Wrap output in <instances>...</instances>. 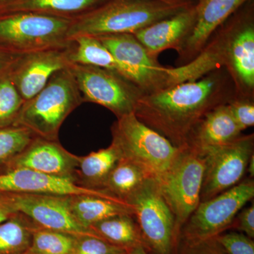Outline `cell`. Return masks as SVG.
Segmentation results:
<instances>
[{"mask_svg": "<svg viewBox=\"0 0 254 254\" xmlns=\"http://www.w3.org/2000/svg\"><path fill=\"white\" fill-rule=\"evenodd\" d=\"M214 239L226 254H254V239L242 232L221 233Z\"/></svg>", "mask_w": 254, "mask_h": 254, "instance_id": "obj_31", "label": "cell"}, {"mask_svg": "<svg viewBox=\"0 0 254 254\" xmlns=\"http://www.w3.org/2000/svg\"><path fill=\"white\" fill-rule=\"evenodd\" d=\"M16 213L22 214L37 226L75 236L98 235L78 223L69 205V195L1 193Z\"/></svg>", "mask_w": 254, "mask_h": 254, "instance_id": "obj_13", "label": "cell"}, {"mask_svg": "<svg viewBox=\"0 0 254 254\" xmlns=\"http://www.w3.org/2000/svg\"><path fill=\"white\" fill-rule=\"evenodd\" d=\"M251 0H198L196 21L190 37L177 53V66L195 59L214 33L241 6Z\"/></svg>", "mask_w": 254, "mask_h": 254, "instance_id": "obj_16", "label": "cell"}, {"mask_svg": "<svg viewBox=\"0 0 254 254\" xmlns=\"http://www.w3.org/2000/svg\"><path fill=\"white\" fill-rule=\"evenodd\" d=\"M78 161L79 157L65 150L58 141L36 137L6 166L7 170L26 168L52 176L73 177L77 180Z\"/></svg>", "mask_w": 254, "mask_h": 254, "instance_id": "obj_18", "label": "cell"}, {"mask_svg": "<svg viewBox=\"0 0 254 254\" xmlns=\"http://www.w3.org/2000/svg\"><path fill=\"white\" fill-rule=\"evenodd\" d=\"M236 220L232 222L239 231L250 238H254V203L248 208H244L237 215Z\"/></svg>", "mask_w": 254, "mask_h": 254, "instance_id": "obj_34", "label": "cell"}, {"mask_svg": "<svg viewBox=\"0 0 254 254\" xmlns=\"http://www.w3.org/2000/svg\"><path fill=\"white\" fill-rule=\"evenodd\" d=\"M227 104L241 131L254 126V99L235 96Z\"/></svg>", "mask_w": 254, "mask_h": 254, "instance_id": "obj_32", "label": "cell"}, {"mask_svg": "<svg viewBox=\"0 0 254 254\" xmlns=\"http://www.w3.org/2000/svg\"><path fill=\"white\" fill-rule=\"evenodd\" d=\"M254 149L252 133L242 134L227 144L200 151L204 157L200 202L210 199L240 183L247 172Z\"/></svg>", "mask_w": 254, "mask_h": 254, "instance_id": "obj_12", "label": "cell"}, {"mask_svg": "<svg viewBox=\"0 0 254 254\" xmlns=\"http://www.w3.org/2000/svg\"><path fill=\"white\" fill-rule=\"evenodd\" d=\"M4 1V0H0V2H1V1Z\"/></svg>", "mask_w": 254, "mask_h": 254, "instance_id": "obj_40", "label": "cell"}, {"mask_svg": "<svg viewBox=\"0 0 254 254\" xmlns=\"http://www.w3.org/2000/svg\"><path fill=\"white\" fill-rule=\"evenodd\" d=\"M204 157L199 150L185 147L170 171L157 182L175 219L177 244L180 232L200 202Z\"/></svg>", "mask_w": 254, "mask_h": 254, "instance_id": "obj_7", "label": "cell"}, {"mask_svg": "<svg viewBox=\"0 0 254 254\" xmlns=\"http://www.w3.org/2000/svg\"><path fill=\"white\" fill-rule=\"evenodd\" d=\"M173 4L190 5L196 2L195 0H160Z\"/></svg>", "mask_w": 254, "mask_h": 254, "instance_id": "obj_38", "label": "cell"}, {"mask_svg": "<svg viewBox=\"0 0 254 254\" xmlns=\"http://www.w3.org/2000/svg\"><path fill=\"white\" fill-rule=\"evenodd\" d=\"M0 193L69 196L88 194L115 198L104 190L83 187L73 177L52 176L26 168L8 169L6 173L0 174Z\"/></svg>", "mask_w": 254, "mask_h": 254, "instance_id": "obj_14", "label": "cell"}, {"mask_svg": "<svg viewBox=\"0 0 254 254\" xmlns=\"http://www.w3.org/2000/svg\"><path fill=\"white\" fill-rule=\"evenodd\" d=\"M69 205L75 219L82 226L88 229L95 222L114 215H133L131 207L126 202L111 197L88 194L71 195L69 197Z\"/></svg>", "mask_w": 254, "mask_h": 254, "instance_id": "obj_21", "label": "cell"}, {"mask_svg": "<svg viewBox=\"0 0 254 254\" xmlns=\"http://www.w3.org/2000/svg\"><path fill=\"white\" fill-rule=\"evenodd\" d=\"M37 227L29 218L20 213L0 223V254H27Z\"/></svg>", "mask_w": 254, "mask_h": 254, "instance_id": "obj_25", "label": "cell"}, {"mask_svg": "<svg viewBox=\"0 0 254 254\" xmlns=\"http://www.w3.org/2000/svg\"><path fill=\"white\" fill-rule=\"evenodd\" d=\"M36 135L20 125L0 128V165H8L34 141Z\"/></svg>", "mask_w": 254, "mask_h": 254, "instance_id": "obj_28", "label": "cell"}, {"mask_svg": "<svg viewBox=\"0 0 254 254\" xmlns=\"http://www.w3.org/2000/svg\"><path fill=\"white\" fill-rule=\"evenodd\" d=\"M127 249L91 235L76 236L74 254H127Z\"/></svg>", "mask_w": 254, "mask_h": 254, "instance_id": "obj_30", "label": "cell"}, {"mask_svg": "<svg viewBox=\"0 0 254 254\" xmlns=\"http://www.w3.org/2000/svg\"><path fill=\"white\" fill-rule=\"evenodd\" d=\"M254 196V180L249 177L216 196L200 202L182 227L180 240H208L223 233Z\"/></svg>", "mask_w": 254, "mask_h": 254, "instance_id": "obj_10", "label": "cell"}, {"mask_svg": "<svg viewBox=\"0 0 254 254\" xmlns=\"http://www.w3.org/2000/svg\"><path fill=\"white\" fill-rule=\"evenodd\" d=\"M195 1H198V0H195Z\"/></svg>", "mask_w": 254, "mask_h": 254, "instance_id": "obj_41", "label": "cell"}, {"mask_svg": "<svg viewBox=\"0 0 254 254\" xmlns=\"http://www.w3.org/2000/svg\"><path fill=\"white\" fill-rule=\"evenodd\" d=\"M95 37L113 55L118 72L136 85L145 95L170 88L169 67L150 57L133 34Z\"/></svg>", "mask_w": 254, "mask_h": 254, "instance_id": "obj_11", "label": "cell"}, {"mask_svg": "<svg viewBox=\"0 0 254 254\" xmlns=\"http://www.w3.org/2000/svg\"><path fill=\"white\" fill-rule=\"evenodd\" d=\"M176 254H226L215 239L193 241H179Z\"/></svg>", "mask_w": 254, "mask_h": 254, "instance_id": "obj_33", "label": "cell"}, {"mask_svg": "<svg viewBox=\"0 0 254 254\" xmlns=\"http://www.w3.org/2000/svg\"><path fill=\"white\" fill-rule=\"evenodd\" d=\"M127 254H152L143 245H138L128 251Z\"/></svg>", "mask_w": 254, "mask_h": 254, "instance_id": "obj_37", "label": "cell"}, {"mask_svg": "<svg viewBox=\"0 0 254 254\" xmlns=\"http://www.w3.org/2000/svg\"><path fill=\"white\" fill-rule=\"evenodd\" d=\"M71 44L26 55L19 60L9 78L25 102L38 94L55 72L71 64Z\"/></svg>", "mask_w": 254, "mask_h": 254, "instance_id": "obj_15", "label": "cell"}, {"mask_svg": "<svg viewBox=\"0 0 254 254\" xmlns=\"http://www.w3.org/2000/svg\"><path fill=\"white\" fill-rule=\"evenodd\" d=\"M16 213L5 199L2 193H0V223L14 216Z\"/></svg>", "mask_w": 254, "mask_h": 254, "instance_id": "obj_35", "label": "cell"}, {"mask_svg": "<svg viewBox=\"0 0 254 254\" xmlns=\"http://www.w3.org/2000/svg\"><path fill=\"white\" fill-rule=\"evenodd\" d=\"M138 224L145 248L152 254H176L175 219L158 183L148 179L126 200Z\"/></svg>", "mask_w": 254, "mask_h": 254, "instance_id": "obj_6", "label": "cell"}, {"mask_svg": "<svg viewBox=\"0 0 254 254\" xmlns=\"http://www.w3.org/2000/svg\"><path fill=\"white\" fill-rule=\"evenodd\" d=\"M190 5L170 4L160 0H108L71 20L67 38L81 35L133 34Z\"/></svg>", "mask_w": 254, "mask_h": 254, "instance_id": "obj_2", "label": "cell"}, {"mask_svg": "<svg viewBox=\"0 0 254 254\" xmlns=\"http://www.w3.org/2000/svg\"><path fill=\"white\" fill-rule=\"evenodd\" d=\"M121 158L120 151L111 143L108 148L79 157L76 178L86 188L103 190L110 173Z\"/></svg>", "mask_w": 254, "mask_h": 254, "instance_id": "obj_22", "label": "cell"}, {"mask_svg": "<svg viewBox=\"0 0 254 254\" xmlns=\"http://www.w3.org/2000/svg\"><path fill=\"white\" fill-rule=\"evenodd\" d=\"M247 172L250 173V178H253L254 176V154L251 157L248 164V168H247Z\"/></svg>", "mask_w": 254, "mask_h": 254, "instance_id": "obj_39", "label": "cell"}, {"mask_svg": "<svg viewBox=\"0 0 254 254\" xmlns=\"http://www.w3.org/2000/svg\"><path fill=\"white\" fill-rule=\"evenodd\" d=\"M71 20L28 12L0 16V48L6 54L26 55L68 46Z\"/></svg>", "mask_w": 254, "mask_h": 254, "instance_id": "obj_5", "label": "cell"}, {"mask_svg": "<svg viewBox=\"0 0 254 254\" xmlns=\"http://www.w3.org/2000/svg\"><path fill=\"white\" fill-rule=\"evenodd\" d=\"M113 141L122 158L136 164L148 177L160 182L170 171L184 148L140 121L134 113L117 119L111 127Z\"/></svg>", "mask_w": 254, "mask_h": 254, "instance_id": "obj_4", "label": "cell"}, {"mask_svg": "<svg viewBox=\"0 0 254 254\" xmlns=\"http://www.w3.org/2000/svg\"><path fill=\"white\" fill-rule=\"evenodd\" d=\"M195 21V3L133 35L150 57L158 59V55L165 50L173 49L176 50L177 53L180 51L193 31Z\"/></svg>", "mask_w": 254, "mask_h": 254, "instance_id": "obj_17", "label": "cell"}, {"mask_svg": "<svg viewBox=\"0 0 254 254\" xmlns=\"http://www.w3.org/2000/svg\"><path fill=\"white\" fill-rule=\"evenodd\" d=\"M68 66L55 72L38 94L25 102L14 125L26 127L39 138L58 141L64 120L83 103Z\"/></svg>", "mask_w": 254, "mask_h": 254, "instance_id": "obj_3", "label": "cell"}, {"mask_svg": "<svg viewBox=\"0 0 254 254\" xmlns=\"http://www.w3.org/2000/svg\"><path fill=\"white\" fill-rule=\"evenodd\" d=\"M89 228L100 238L127 250L144 246L139 227L131 214L114 215L95 222Z\"/></svg>", "mask_w": 254, "mask_h": 254, "instance_id": "obj_23", "label": "cell"}, {"mask_svg": "<svg viewBox=\"0 0 254 254\" xmlns=\"http://www.w3.org/2000/svg\"><path fill=\"white\" fill-rule=\"evenodd\" d=\"M76 236L37 227L33 231L28 253L31 254H74Z\"/></svg>", "mask_w": 254, "mask_h": 254, "instance_id": "obj_27", "label": "cell"}, {"mask_svg": "<svg viewBox=\"0 0 254 254\" xmlns=\"http://www.w3.org/2000/svg\"><path fill=\"white\" fill-rule=\"evenodd\" d=\"M23 56H24V55L14 58V59L6 60V61L0 59V72H1L2 70H4V68H6V69L9 70L11 73L13 70L14 69L15 66H16L19 60H21ZM11 73H10V74H11Z\"/></svg>", "mask_w": 254, "mask_h": 254, "instance_id": "obj_36", "label": "cell"}, {"mask_svg": "<svg viewBox=\"0 0 254 254\" xmlns=\"http://www.w3.org/2000/svg\"><path fill=\"white\" fill-rule=\"evenodd\" d=\"M25 101L9 76L0 79V128L14 125Z\"/></svg>", "mask_w": 254, "mask_h": 254, "instance_id": "obj_29", "label": "cell"}, {"mask_svg": "<svg viewBox=\"0 0 254 254\" xmlns=\"http://www.w3.org/2000/svg\"><path fill=\"white\" fill-rule=\"evenodd\" d=\"M108 0H4L0 16L18 12L36 13L73 19L89 12Z\"/></svg>", "mask_w": 254, "mask_h": 254, "instance_id": "obj_20", "label": "cell"}, {"mask_svg": "<svg viewBox=\"0 0 254 254\" xmlns=\"http://www.w3.org/2000/svg\"><path fill=\"white\" fill-rule=\"evenodd\" d=\"M31 254L27 253V254Z\"/></svg>", "mask_w": 254, "mask_h": 254, "instance_id": "obj_42", "label": "cell"}, {"mask_svg": "<svg viewBox=\"0 0 254 254\" xmlns=\"http://www.w3.org/2000/svg\"><path fill=\"white\" fill-rule=\"evenodd\" d=\"M227 103L218 105L202 118L190 133L187 146L202 151L227 144L242 134Z\"/></svg>", "mask_w": 254, "mask_h": 254, "instance_id": "obj_19", "label": "cell"}, {"mask_svg": "<svg viewBox=\"0 0 254 254\" xmlns=\"http://www.w3.org/2000/svg\"><path fill=\"white\" fill-rule=\"evenodd\" d=\"M148 179L150 178L138 165L121 158L110 173L103 190L126 202Z\"/></svg>", "mask_w": 254, "mask_h": 254, "instance_id": "obj_26", "label": "cell"}, {"mask_svg": "<svg viewBox=\"0 0 254 254\" xmlns=\"http://www.w3.org/2000/svg\"><path fill=\"white\" fill-rule=\"evenodd\" d=\"M83 102L102 105L117 117L134 113L143 93L118 71L99 66L71 64Z\"/></svg>", "mask_w": 254, "mask_h": 254, "instance_id": "obj_8", "label": "cell"}, {"mask_svg": "<svg viewBox=\"0 0 254 254\" xmlns=\"http://www.w3.org/2000/svg\"><path fill=\"white\" fill-rule=\"evenodd\" d=\"M70 41V63L99 66L118 71L113 55L97 37L81 35L73 37Z\"/></svg>", "mask_w": 254, "mask_h": 254, "instance_id": "obj_24", "label": "cell"}, {"mask_svg": "<svg viewBox=\"0 0 254 254\" xmlns=\"http://www.w3.org/2000/svg\"><path fill=\"white\" fill-rule=\"evenodd\" d=\"M226 31L224 67L236 97L254 99V1L251 0L223 23Z\"/></svg>", "mask_w": 254, "mask_h": 254, "instance_id": "obj_9", "label": "cell"}, {"mask_svg": "<svg viewBox=\"0 0 254 254\" xmlns=\"http://www.w3.org/2000/svg\"><path fill=\"white\" fill-rule=\"evenodd\" d=\"M235 96L233 81L226 68L222 67L199 79L143 95L134 114L142 123L182 148L207 113Z\"/></svg>", "mask_w": 254, "mask_h": 254, "instance_id": "obj_1", "label": "cell"}]
</instances>
